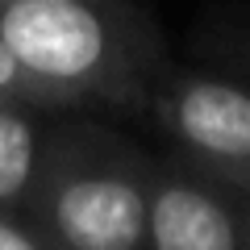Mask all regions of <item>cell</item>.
I'll return each instance as SVG.
<instances>
[{
  "mask_svg": "<svg viewBox=\"0 0 250 250\" xmlns=\"http://www.w3.org/2000/svg\"><path fill=\"white\" fill-rule=\"evenodd\" d=\"M0 100L25 104V108H34V113H46V108H71L59 92H50L46 83H38L34 75L21 67L17 54L4 46V38H0Z\"/></svg>",
  "mask_w": 250,
  "mask_h": 250,
  "instance_id": "obj_6",
  "label": "cell"
},
{
  "mask_svg": "<svg viewBox=\"0 0 250 250\" xmlns=\"http://www.w3.org/2000/svg\"><path fill=\"white\" fill-rule=\"evenodd\" d=\"M146 250H238V225L213 192L154 167Z\"/></svg>",
  "mask_w": 250,
  "mask_h": 250,
  "instance_id": "obj_4",
  "label": "cell"
},
{
  "mask_svg": "<svg viewBox=\"0 0 250 250\" xmlns=\"http://www.w3.org/2000/svg\"><path fill=\"white\" fill-rule=\"evenodd\" d=\"M154 167L129 138L100 125L46 129L25 217L62 250H146Z\"/></svg>",
  "mask_w": 250,
  "mask_h": 250,
  "instance_id": "obj_1",
  "label": "cell"
},
{
  "mask_svg": "<svg viewBox=\"0 0 250 250\" xmlns=\"http://www.w3.org/2000/svg\"><path fill=\"white\" fill-rule=\"evenodd\" d=\"M0 250H62L46 229L21 213H0Z\"/></svg>",
  "mask_w": 250,
  "mask_h": 250,
  "instance_id": "obj_7",
  "label": "cell"
},
{
  "mask_svg": "<svg viewBox=\"0 0 250 250\" xmlns=\"http://www.w3.org/2000/svg\"><path fill=\"white\" fill-rule=\"evenodd\" d=\"M0 38L67 104L142 92L138 34L104 0H0Z\"/></svg>",
  "mask_w": 250,
  "mask_h": 250,
  "instance_id": "obj_2",
  "label": "cell"
},
{
  "mask_svg": "<svg viewBox=\"0 0 250 250\" xmlns=\"http://www.w3.org/2000/svg\"><path fill=\"white\" fill-rule=\"evenodd\" d=\"M246 246H250V233H246Z\"/></svg>",
  "mask_w": 250,
  "mask_h": 250,
  "instance_id": "obj_8",
  "label": "cell"
},
{
  "mask_svg": "<svg viewBox=\"0 0 250 250\" xmlns=\"http://www.w3.org/2000/svg\"><path fill=\"white\" fill-rule=\"evenodd\" d=\"M46 129L38 125L34 108L0 100V213L25 217L42 171Z\"/></svg>",
  "mask_w": 250,
  "mask_h": 250,
  "instance_id": "obj_5",
  "label": "cell"
},
{
  "mask_svg": "<svg viewBox=\"0 0 250 250\" xmlns=\"http://www.w3.org/2000/svg\"><path fill=\"white\" fill-rule=\"evenodd\" d=\"M154 117L188 150L217 163H250V92L221 80H184L154 92Z\"/></svg>",
  "mask_w": 250,
  "mask_h": 250,
  "instance_id": "obj_3",
  "label": "cell"
}]
</instances>
